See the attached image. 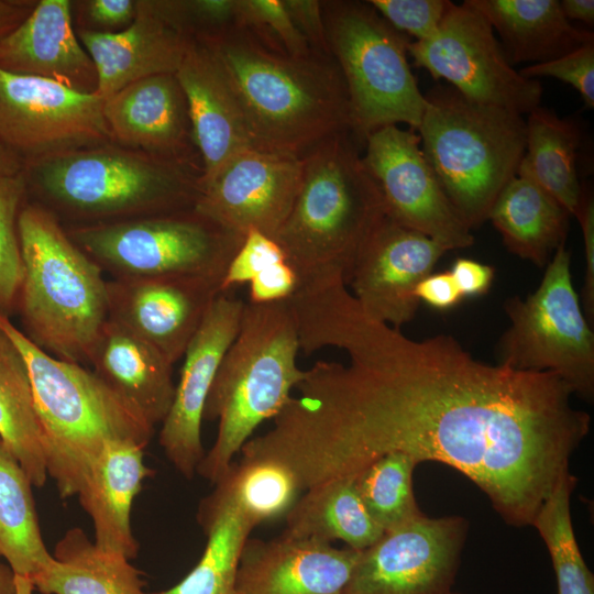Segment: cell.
<instances>
[{"label": "cell", "instance_id": "cell-7", "mask_svg": "<svg viewBox=\"0 0 594 594\" xmlns=\"http://www.w3.org/2000/svg\"><path fill=\"white\" fill-rule=\"evenodd\" d=\"M299 350L288 299L245 302L206 402L204 419L217 420L218 432L196 474L215 484L255 429L279 414L306 374Z\"/></svg>", "mask_w": 594, "mask_h": 594}, {"label": "cell", "instance_id": "cell-5", "mask_svg": "<svg viewBox=\"0 0 594 594\" xmlns=\"http://www.w3.org/2000/svg\"><path fill=\"white\" fill-rule=\"evenodd\" d=\"M0 330L22 354L43 435L47 475L58 495H77L109 441L150 442L154 428L94 371L57 359L32 342L8 316Z\"/></svg>", "mask_w": 594, "mask_h": 594}, {"label": "cell", "instance_id": "cell-43", "mask_svg": "<svg viewBox=\"0 0 594 594\" xmlns=\"http://www.w3.org/2000/svg\"><path fill=\"white\" fill-rule=\"evenodd\" d=\"M286 261L284 252L275 240L256 230H250L231 260L224 274L221 292H231L234 287L250 283L268 266Z\"/></svg>", "mask_w": 594, "mask_h": 594}, {"label": "cell", "instance_id": "cell-12", "mask_svg": "<svg viewBox=\"0 0 594 594\" xmlns=\"http://www.w3.org/2000/svg\"><path fill=\"white\" fill-rule=\"evenodd\" d=\"M408 54L473 101L522 116L540 106V82L514 68L491 24L468 0L452 3L433 36L410 41Z\"/></svg>", "mask_w": 594, "mask_h": 594}, {"label": "cell", "instance_id": "cell-26", "mask_svg": "<svg viewBox=\"0 0 594 594\" xmlns=\"http://www.w3.org/2000/svg\"><path fill=\"white\" fill-rule=\"evenodd\" d=\"M94 372L151 427L173 402V364L150 343L109 318L90 354Z\"/></svg>", "mask_w": 594, "mask_h": 594}, {"label": "cell", "instance_id": "cell-30", "mask_svg": "<svg viewBox=\"0 0 594 594\" xmlns=\"http://www.w3.org/2000/svg\"><path fill=\"white\" fill-rule=\"evenodd\" d=\"M576 121L540 106L526 120V148L517 176L539 186L575 217L584 188L576 170L581 145Z\"/></svg>", "mask_w": 594, "mask_h": 594}, {"label": "cell", "instance_id": "cell-38", "mask_svg": "<svg viewBox=\"0 0 594 594\" xmlns=\"http://www.w3.org/2000/svg\"><path fill=\"white\" fill-rule=\"evenodd\" d=\"M26 190L24 172L0 177V314L8 317L18 304L22 280L18 218Z\"/></svg>", "mask_w": 594, "mask_h": 594}, {"label": "cell", "instance_id": "cell-4", "mask_svg": "<svg viewBox=\"0 0 594 594\" xmlns=\"http://www.w3.org/2000/svg\"><path fill=\"white\" fill-rule=\"evenodd\" d=\"M28 188L44 207L81 224L189 210L200 172L114 142L25 163Z\"/></svg>", "mask_w": 594, "mask_h": 594}, {"label": "cell", "instance_id": "cell-44", "mask_svg": "<svg viewBox=\"0 0 594 594\" xmlns=\"http://www.w3.org/2000/svg\"><path fill=\"white\" fill-rule=\"evenodd\" d=\"M283 3L312 53L332 57L327 42L322 1L283 0Z\"/></svg>", "mask_w": 594, "mask_h": 594}, {"label": "cell", "instance_id": "cell-19", "mask_svg": "<svg viewBox=\"0 0 594 594\" xmlns=\"http://www.w3.org/2000/svg\"><path fill=\"white\" fill-rule=\"evenodd\" d=\"M222 278L163 276L108 280L109 318L160 351L173 365L183 358Z\"/></svg>", "mask_w": 594, "mask_h": 594}, {"label": "cell", "instance_id": "cell-36", "mask_svg": "<svg viewBox=\"0 0 594 594\" xmlns=\"http://www.w3.org/2000/svg\"><path fill=\"white\" fill-rule=\"evenodd\" d=\"M576 482L570 470L564 472L531 522L551 557L558 594H594V575L580 551L571 518Z\"/></svg>", "mask_w": 594, "mask_h": 594}, {"label": "cell", "instance_id": "cell-22", "mask_svg": "<svg viewBox=\"0 0 594 594\" xmlns=\"http://www.w3.org/2000/svg\"><path fill=\"white\" fill-rule=\"evenodd\" d=\"M361 551L286 534L243 544L238 594H345Z\"/></svg>", "mask_w": 594, "mask_h": 594}, {"label": "cell", "instance_id": "cell-6", "mask_svg": "<svg viewBox=\"0 0 594 594\" xmlns=\"http://www.w3.org/2000/svg\"><path fill=\"white\" fill-rule=\"evenodd\" d=\"M18 234L22 280L16 305L25 336L57 359L89 363L109 319L102 268L43 205H23Z\"/></svg>", "mask_w": 594, "mask_h": 594}, {"label": "cell", "instance_id": "cell-50", "mask_svg": "<svg viewBox=\"0 0 594 594\" xmlns=\"http://www.w3.org/2000/svg\"><path fill=\"white\" fill-rule=\"evenodd\" d=\"M37 1L0 0V40L13 31L33 10Z\"/></svg>", "mask_w": 594, "mask_h": 594}, {"label": "cell", "instance_id": "cell-48", "mask_svg": "<svg viewBox=\"0 0 594 594\" xmlns=\"http://www.w3.org/2000/svg\"><path fill=\"white\" fill-rule=\"evenodd\" d=\"M417 299L431 308L448 310L463 299L450 271L429 274L416 287Z\"/></svg>", "mask_w": 594, "mask_h": 594}, {"label": "cell", "instance_id": "cell-11", "mask_svg": "<svg viewBox=\"0 0 594 594\" xmlns=\"http://www.w3.org/2000/svg\"><path fill=\"white\" fill-rule=\"evenodd\" d=\"M509 327L496 346L497 364L552 372L580 397L594 396V333L572 282L571 253L558 248L537 289L504 302Z\"/></svg>", "mask_w": 594, "mask_h": 594}, {"label": "cell", "instance_id": "cell-42", "mask_svg": "<svg viewBox=\"0 0 594 594\" xmlns=\"http://www.w3.org/2000/svg\"><path fill=\"white\" fill-rule=\"evenodd\" d=\"M519 73L530 79L551 77L572 86L586 108H594V40L549 62L522 67Z\"/></svg>", "mask_w": 594, "mask_h": 594}, {"label": "cell", "instance_id": "cell-15", "mask_svg": "<svg viewBox=\"0 0 594 594\" xmlns=\"http://www.w3.org/2000/svg\"><path fill=\"white\" fill-rule=\"evenodd\" d=\"M363 148V163L388 218L429 237L447 251L473 244L472 230L443 191L416 130L381 128L365 138Z\"/></svg>", "mask_w": 594, "mask_h": 594}, {"label": "cell", "instance_id": "cell-39", "mask_svg": "<svg viewBox=\"0 0 594 594\" xmlns=\"http://www.w3.org/2000/svg\"><path fill=\"white\" fill-rule=\"evenodd\" d=\"M239 28L274 52L292 57L315 54L293 22L283 0H239Z\"/></svg>", "mask_w": 594, "mask_h": 594}, {"label": "cell", "instance_id": "cell-45", "mask_svg": "<svg viewBox=\"0 0 594 594\" xmlns=\"http://www.w3.org/2000/svg\"><path fill=\"white\" fill-rule=\"evenodd\" d=\"M249 286L250 302H273L289 298L298 287V277L286 261H280L258 273Z\"/></svg>", "mask_w": 594, "mask_h": 594}, {"label": "cell", "instance_id": "cell-8", "mask_svg": "<svg viewBox=\"0 0 594 594\" xmlns=\"http://www.w3.org/2000/svg\"><path fill=\"white\" fill-rule=\"evenodd\" d=\"M416 130L425 157L465 224L488 220L504 187L517 175L526 148V120L517 112L473 101L450 85L426 95Z\"/></svg>", "mask_w": 594, "mask_h": 594}, {"label": "cell", "instance_id": "cell-54", "mask_svg": "<svg viewBox=\"0 0 594 594\" xmlns=\"http://www.w3.org/2000/svg\"><path fill=\"white\" fill-rule=\"evenodd\" d=\"M16 594H33L34 587L30 579L15 575Z\"/></svg>", "mask_w": 594, "mask_h": 594}, {"label": "cell", "instance_id": "cell-17", "mask_svg": "<svg viewBox=\"0 0 594 594\" xmlns=\"http://www.w3.org/2000/svg\"><path fill=\"white\" fill-rule=\"evenodd\" d=\"M245 302L228 293L212 301L183 358L169 410L158 442L167 460L186 479L197 473L205 457L201 424L219 365L238 334Z\"/></svg>", "mask_w": 594, "mask_h": 594}, {"label": "cell", "instance_id": "cell-34", "mask_svg": "<svg viewBox=\"0 0 594 594\" xmlns=\"http://www.w3.org/2000/svg\"><path fill=\"white\" fill-rule=\"evenodd\" d=\"M197 520L207 537L200 559L182 581L157 594H238V562L253 527L232 505L206 498Z\"/></svg>", "mask_w": 594, "mask_h": 594}, {"label": "cell", "instance_id": "cell-9", "mask_svg": "<svg viewBox=\"0 0 594 594\" xmlns=\"http://www.w3.org/2000/svg\"><path fill=\"white\" fill-rule=\"evenodd\" d=\"M330 54L342 75L352 132L365 138L387 125L417 130L426 98L408 62L409 38L369 1H322Z\"/></svg>", "mask_w": 594, "mask_h": 594}, {"label": "cell", "instance_id": "cell-35", "mask_svg": "<svg viewBox=\"0 0 594 594\" xmlns=\"http://www.w3.org/2000/svg\"><path fill=\"white\" fill-rule=\"evenodd\" d=\"M206 498L232 505L253 527L285 517L302 491L285 466L242 458L232 462Z\"/></svg>", "mask_w": 594, "mask_h": 594}, {"label": "cell", "instance_id": "cell-31", "mask_svg": "<svg viewBox=\"0 0 594 594\" xmlns=\"http://www.w3.org/2000/svg\"><path fill=\"white\" fill-rule=\"evenodd\" d=\"M286 514L284 534L363 551L384 534L365 508L354 476L334 479L305 490Z\"/></svg>", "mask_w": 594, "mask_h": 594}, {"label": "cell", "instance_id": "cell-51", "mask_svg": "<svg viewBox=\"0 0 594 594\" xmlns=\"http://www.w3.org/2000/svg\"><path fill=\"white\" fill-rule=\"evenodd\" d=\"M561 10L564 16L571 21H581L588 26L594 24L593 0H561Z\"/></svg>", "mask_w": 594, "mask_h": 594}, {"label": "cell", "instance_id": "cell-24", "mask_svg": "<svg viewBox=\"0 0 594 594\" xmlns=\"http://www.w3.org/2000/svg\"><path fill=\"white\" fill-rule=\"evenodd\" d=\"M0 69L57 81L69 89L96 94L95 65L73 29L69 0H41L0 40Z\"/></svg>", "mask_w": 594, "mask_h": 594}, {"label": "cell", "instance_id": "cell-49", "mask_svg": "<svg viewBox=\"0 0 594 594\" xmlns=\"http://www.w3.org/2000/svg\"><path fill=\"white\" fill-rule=\"evenodd\" d=\"M450 273L464 298L485 295L494 280L495 270L477 261L459 257Z\"/></svg>", "mask_w": 594, "mask_h": 594}, {"label": "cell", "instance_id": "cell-29", "mask_svg": "<svg viewBox=\"0 0 594 594\" xmlns=\"http://www.w3.org/2000/svg\"><path fill=\"white\" fill-rule=\"evenodd\" d=\"M52 556L30 580L41 594H147L142 573L128 558L98 548L78 527L65 532Z\"/></svg>", "mask_w": 594, "mask_h": 594}, {"label": "cell", "instance_id": "cell-2", "mask_svg": "<svg viewBox=\"0 0 594 594\" xmlns=\"http://www.w3.org/2000/svg\"><path fill=\"white\" fill-rule=\"evenodd\" d=\"M201 42L232 89L254 148L304 157L352 131L346 88L332 57L287 56L241 28Z\"/></svg>", "mask_w": 594, "mask_h": 594}, {"label": "cell", "instance_id": "cell-28", "mask_svg": "<svg viewBox=\"0 0 594 594\" xmlns=\"http://www.w3.org/2000/svg\"><path fill=\"white\" fill-rule=\"evenodd\" d=\"M571 217L539 186L516 175L496 198L488 220L510 253L543 267L565 244Z\"/></svg>", "mask_w": 594, "mask_h": 594}, {"label": "cell", "instance_id": "cell-20", "mask_svg": "<svg viewBox=\"0 0 594 594\" xmlns=\"http://www.w3.org/2000/svg\"><path fill=\"white\" fill-rule=\"evenodd\" d=\"M75 33L95 65L96 94L103 99L140 79L175 74L191 41L166 0H138L134 20L120 31L79 28Z\"/></svg>", "mask_w": 594, "mask_h": 594}, {"label": "cell", "instance_id": "cell-53", "mask_svg": "<svg viewBox=\"0 0 594 594\" xmlns=\"http://www.w3.org/2000/svg\"><path fill=\"white\" fill-rule=\"evenodd\" d=\"M0 594H16L15 574L0 557Z\"/></svg>", "mask_w": 594, "mask_h": 594}, {"label": "cell", "instance_id": "cell-32", "mask_svg": "<svg viewBox=\"0 0 594 594\" xmlns=\"http://www.w3.org/2000/svg\"><path fill=\"white\" fill-rule=\"evenodd\" d=\"M0 440L35 487L46 483L43 435L25 361L0 330Z\"/></svg>", "mask_w": 594, "mask_h": 594}, {"label": "cell", "instance_id": "cell-25", "mask_svg": "<svg viewBox=\"0 0 594 594\" xmlns=\"http://www.w3.org/2000/svg\"><path fill=\"white\" fill-rule=\"evenodd\" d=\"M144 449L131 441L107 442L77 494L91 518L95 544L129 560L139 552L131 528L132 504L143 481L154 475L144 463Z\"/></svg>", "mask_w": 594, "mask_h": 594}, {"label": "cell", "instance_id": "cell-23", "mask_svg": "<svg viewBox=\"0 0 594 594\" xmlns=\"http://www.w3.org/2000/svg\"><path fill=\"white\" fill-rule=\"evenodd\" d=\"M175 75L186 96L201 161V188L233 156L253 145L232 89L204 42L191 38Z\"/></svg>", "mask_w": 594, "mask_h": 594}, {"label": "cell", "instance_id": "cell-21", "mask_svg": "<svg viewBox=\"0 0 594 594\" xmlns=\"http://www.w3.org/2000/svg\"><path fill=\"white\" fill-rule=\"evenodd\" d=\"M103 116L114 143L202 173L195 162L200 156L186 96L175 74L125 86L103 99Z\"/></svg>", "mask_w": 594, "mask_h": 594}, {"label": "cell", "instance_id": "cell-3", "mask_svg": "<svg viewBox=\"0 0 594 594\" xmlns=\"http://www.w3.org/2000/svg\"><path fill=\"white\" fill-rule=\"evenodd\" d=\"M352 131L336 134L307 153L299 191L273 237L298 277H341L348 285L355 260L386 216L381 193Z\"/></svg>", "mask_w": 594, "mask_h": 594}, {"label": "cell", "instance_id": "cell-18", "mask_svg": "<svg viewBox=\"0 0 594 594\" xmlns=\"http://www.w3.org/2000/svg\"><path fill=\"white\" fill-rule=\"evenodd\" d=\"M446 252L429 237L385 216L361 249L346 286L369 318L399 330L419 307L417 285Z\"/></svg>", "mask_w": 594, "mask_h": 594}, {"label": "cell", "instance_id": "cell-13", "mask_svg": "<svg viewBox=\"0 0 594 594\" xmlns=\"http://www.w3.org/2000/svg\"><path fill=\"white\" fill-rule=\"evenodd\" d=\"M110 142L103 98L97 94L0 69V143L24 164Z\"/></svg>", "mask_w": 594, "mask_h": 594}, {"label": "cell", "instance_id": "cell-33", "mask_svg": "<svg viewBox=\"0 0 594 594\" xmlns=\"http://www.w3.org/2000/svg\"><path fill=\"white\" fill-rule=\"evenodd\" d=\"M32 486L0 440V557L15 575L30 580L53 560L42 537Z\"/></svg>", "mask_w": 594, "mask_h": 594}, {"label": "cell", "instance_id": "cell-37", "mask_svg": "<svg viewBox=\"0 0 594 594\" xmlns=\"http://www.w3.org/2000/svg\"><path fill=\"white\" fill-rule=\"evenodd\" d=\"M418 463L400 452L387 453L354 476L359 495L384 532L394 530L424 514L413 488Z\"/></svg>", "mask_w": 594, "mask_h": 594}, {"label": "cell", "instance_id": "cell-52", "mask_svg": "<svg viewBox=\"0 0 594 594\" xmlns=\"http://www.w3.org/2000/svg\"><path fill=\"white\" fill-rule=\"evenodd\" d=\"M24 167V161L0 143V177L16 176Z\"/></svg>", "mask_w": 594, "mask_h": 594}, {"label": "cell", "instance_id": "cell-27", "mask_svg": "<svg viewBox=\"0 0 594 594\" xmlns=\"http://www.w3.org/2000/svg\"><path fill=\"white\" fill-rule=\"evenodd\" d=\"M491 24L509 63L540 64L594 40L574 26L559 0H468Z\"/></svg>", "mask_w": 594, "mask_h": 594}, {"label": "cell", "instance_id": "cell-47", "mask_svg": "<svg viewBox=\"0 0 594 594\" xmlns=\"http://www.w3.org/2000/svg\"><path fill=\"white\" fill-rule=\"evenodd\" d=\"M80 3L87 20L103 29H125L136 13V1L133 0H89Z\"/></svg>", "mask_w": 594, "mask_h": 594}, {"label": "cell", "instance_id": "cell-16", "mask_svg": "<svg viewBox=\"0 0 594 594\" xmlns=\"http://www.w3.org/2000/svg\"><path fill=\"white\" fill-rule=\"evenodd\" d=\"M302 169V157L246 148L201 186L193 209L238 234L256 230L273 238L290 212Z\"/></svg>", "mask_w": 594, "mask_h": 594}, {"label": "cell", "instance_id": "cell-14", "mask_svg": "<svg viewBox=\"0 0 594 594\" xmlns=\"http://www.w3.org/2000/svg\"><path fill=\"white\" fill-rule=\"evenodd\" d=\"M462 516L421 514L361 551L345 594H452L466 540Z\"/></svg>", "mask_w": 594, "mask_h": 594}, {"label": "cell", "instance_id": "cell-46", "mask_svg": "<svg viewBox=\"0 0 594 594\" xmlns=\"http://www.w3.org/2000/svg\"><path fill=\"white\" fill-rule=\"evenodd\" d=\"M579 220L584 242L585 275L582 290L583 311L591 324L594 319V201L588 190L583 191L579 210Z\"/></svg>", "mask_w": 594, "mask_h": 594}, {"label": "cell", "instance_id": "cell-40", "mask_svg": "<svg viewBox=\"0 0 594 594\" xmlns=\"http://www.w3.org/2000/svg\"><path fill=\"white\" fill-rule=\"evenodd\" d=\"M179 28L205 41L239 28V0H166Z\"/></svg>", "mask_w": 594, "mask_h": 594}, {"label": "cell", "instance_id": "cell-41", "mask_svg": "<svg viewBox=\"0 0 594 594\" xmlns=\"http://www.w3.org/2000/svg\"><path fill=\"white\" fill-rule=\"evenodd\" d=\"M371 6L398 32L425 41L436 34L452 1L450 0H370Z\"/></svg>", "mask_w": 594, "mask_h": 594}, {"label": "cell", "instance_id": "cell-1", "mask_svg": "<svg viewBox=\"0 0 594 594\" xmlns=\"http://www.w3.org/2000/svg\"><path fill=\"white\" fill-rule=\"evenodd\" d=\"M293 311L304 353L332 346L349 364L306 370L261 436L263 458L301 490L391 452L437 461L479 486L506 524L531 526L590 431L561 377L481 362L448 334L410 339L369 318L342 280L301 292Z\"/></svg>", "mask_w": 594, "mask_h": 594}, {"label": "cell", "instance_id": "cell-55", "mask_svg": "<svg viewBox=\"0 0 594 594\" xmlns=\"http://www.w3.org/2000/svg\"><path fill=\"white\" fill-rule=\"evenodd\" d=\"M452 594H462V593L453 592Z\"/></svg>", "mask_w": 594, "mask_h": 594}, {"label": "cell", "instance_id": "cell-10", "mask_svg": "<svg viewBox=\"0 0 594 594\" xmlns=\"http://www.w3.org/2000/svg\"><path fill=\"white\" fill-rule=\"evenodd\" d=\"M66 231L114 278L209 276L223 280L244 239L194 209L78 224Z\"/></svg>", "mask_w": 594, "mask_h": 594}]
</instances>
